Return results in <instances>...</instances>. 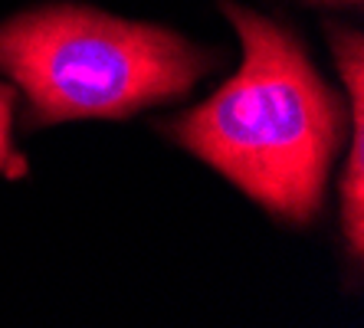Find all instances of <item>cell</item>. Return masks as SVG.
Returning <instances> with one entry per match:
<instances>
[{"label": "cell", "instance_id": "cell-1", "mask_svg": "<svg viewBox=\"0 0 364 328\" xmlns=\"http://www.w3.org/2000/svg\"><path fill=\"white\" fill-rule=\"evenodd\" d=\"M243 43L240 73L187 112L174 135L282 220L305 223L325 197L341 109L292 36L227 4Z\"/></svg>", "mask_w": 364, "mask_h": 328}, {"label": "cell", "instance_id": "cell-2", "mask_svg": "<svg viewBox=\"0 0 364 328\" xmlns=\"http://www.w3.org/2000/svg\"><path fill=\"white\" fill-rule=\"evenodd\" d=\"M0 69L43 122L125 118L184 95L210 69V56L161 26L46 7L0 26Z\"/></svg>", "mask_w": 364, "mask_h": 328}, {"label": "cell", "instance_id": "cell-3", "mask_svg": "<svg viewBox=\"0 0 364 328\" xmlns=\"http://www.w3.org/2000/svg\"><path fill=\"white\" fill-rule=\"evenodd\" d=\"M335 56H338L341 79L351 95V154L341 177V211H345V233L348 243L361 253L364 243V46L361 36L338 33L335 36Z\"/></svg>", "mask_w": 364, "mask_h": 328}, {"label": "cell", "instance_id": "cell-4", "mask_svg": "<svg viewBox=\"0 0 364 328\" xmlns=\"http://www.w3.org/2000/svg\"><path fill=\"white\" fill-rule=\"evenodd\" d=\"M10 115H14V92L0 85V171H7L14 164V152H10Z\"/></svg>", "mask_w": 364, "mask_h": 328}]
</instances>
